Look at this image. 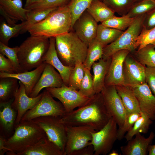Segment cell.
<instances>
[{
	"label": "cell",
	"instance_id": "47",
	"mask_svg": "<svg viewBox=\"0 0 155 155\" xmlns=\"http://www.w3.org/2000/svg\"><path fill=\"white\" fill-rule=\"evenodd\" d=\"M143 27L148 29L155 27V8L146 14Z\"/></svg>",
	"mask_w": 155,
	"mask_h": 155
},
{
	"label": "cell",
	"instance_id": "15",
	"mask_svg": "<svg viewBox=\"0 0 155 155\" xmlns=\"http://www.w3.org/2000/svg\"><path fill=\"white\" fill-rule=\"evenodd\" d=\"M130 52L122 50L114 53L111 56V60L106 73L104 85L115 86L125 85L123 75L124 61Z\"/></svg>",
	"mask_w": 155,
	"mask_h": 155
},
{
	"label": "cell",
	"instance_id": "19",
	"mask_svg": "<svg viewBox=\"0 0 155 155\" xmlns=\"http://www.w3.org/2000/svg\"><path fill=\"white\" fill-rule=\"evenodd\" d=\"M64 84H65L59 73L56 71L52 66L46 63L39 80L29 96L32 98L37 96L44 88H59Z\"/></svg>",
	"mask_w": 155,
	"mask_h": 155
},
{
	"label": "cell",
	"instance_id": "36",
	"mask_svg": "<svg viewBox=\"0 0 155 155\" xmlns=\"http://www.w3.org/2000/svg\"><path fill=\"white\" fill-rule=\"evenodd\" d=\"M115 13L123 16L127 15L135 2L133 0H101Z\"/></svg>",
	"mask_w": 155,
	"mask_h": 155
},
{
	"label": "cell",
	"instance_id": "25",
	"mask_svg": "<svg viewBox=\"0 0 155 155\" xmlns=\"http://www.w3.org/2000/svg\"><path fill=\"white\" fill-rule=\"evenodd\" d=\"M111 60V57L106 59L102 58L92 66L93 87L96 94L100 93L104 86L105 77Z\"/></svg>",
	"mask_w": 155,
	"mask_h": 155
},
{
	"label": "cell",
	"instance_id": "34",
	"mask_svg": "<svg viewBox=\"0 0 155 155\" xmlns=\"http://www.w3.org/2000/svg\"><path fill=\"white\" fill-rule=\"evenodd\" d=\"M24 25L23 21L13 26L9 25L5 22H2L0 25V42L8 46L9 40L18 36Z\"/></svg>",
	"mask_w": 155,
	"mask_h": 155
},
{
	"label": "cell",
	"instance_id": "21",
	"mask_svg": "<svg viewBox=\"0 0 155 155\" xmlns=\"http://www.w3.org/2000/svg\"><path fill=\"white\" fill-rule=\"evenodd\" d=\"M49 46L44 57L43 62L49 64L56 69L61 75L64 84L68 86L69 76L74 67L66 66L62 62L57 54L55 37L49 38Z\"/></svg>",
	"mask_w": 155,
	"mask_h": 155
},
{
	"label": "cell",
	"instance_id": "33",
	"mask_svg": "<svg viewBox=\"0 0 155 155\" xmlns=\"http://www.w3.org/2000/svg\"><path fill=\"white\" fill-rule=\"evenodd\" d=\"M131 53L142 64L148 67H155L154 45L149 44L139 50H135Z\"/></svg>",
	"mask_w": 155,
	"mask_h": 155
},
{
	"label": "cell",
	"instance_id": "27",
	"mask_svg": "<svg viewBox=\"0 0 155 155\" xmlns=\"http://www.w3.org/2000/svg\"><path fill=\"white\" fill-rule=\"evenodd\" d=\"M97 22L101 23L115 16V13L101 0H94L86 9Z\"/></svg>",
	"mask_w": 155,
	"mask_h": 155
},
{
	"label": "cell",
	"instance_id": "3",
	"mask_svg": "<svg viewBox=\"0 0 155 155\" xmlns=\"http://www.w3.org/2000/svg\"><path fill=\"white\" fill-rule=\"evenodd\" d=\"M46 135L40 127L32 120L21 121L16 125L12 135L6 140L7 155H18Z\"/></svg>",
	"mask_w": 155,
	"mask_h": 155
},
{
	"label": "cell",
	"instance_id": "53",
	"mask_svg": "<svg viewBox=\"0 0 155 155\" xmlns=\"http://www.w3.org/2000/svg\"><path fill=\"white\" fill-rule=\"evenodd\" d=\"M133 0L135 2H137V1H140L142 0Z\"/></svg>",
	"mask_w": 155,
	"mask_h": 155
},
{
	"label": "cell",
	"instance_id": "22",
	"mask_svg": "<svg viewBox=\"0 0 155 155\" xmlns=\"http://www.w3.org/2000/svg\"><path fill=\"white\" fill-rule=\"evenodd\" d=\"M45 65V63H43L32 71L20 73H8L0 72V78L11 77L17 79L24 84L26 93L29 96L39 80Z\"/></svg>",
	"mask_w": 155,
	"mask_h": 155
},
{
	"label": "cell",
	"instance_id": "43",
	"mask_svg": "<svg viewBox=\"0 0 155 155\" xmlns=\"http://www.w3.org/2000/svg\"><path fill=\"white\" fill-rule=\"evenodd\" d=\"M90 71L85 68L84 76L78 91L84 96L91 98L96 93L93 87V77Z\"/></svg>",
	"mask_w": 155,
	"mask_h": 155
},
{
	"label": "cell",
	"instance_id": "51",
	"mask_svg": "<svg viewBox=\"0 0 155 155\" xmlns=\"http://www.w3.org/2000/svg\"><path fill=\"white\" fill-rule=\"evenodd\" d=\"M42 0H26L24 7L36 2H39Z\"/></svg>",
	"mask_w": 155,
	"mask_h": 155
},
{
	"label": "cell",
	"instance_id": "18",
	"mask_svg": "<svg viewBox=\"0 0 155 155\" xmlns=\"http://www.w3.org/2000/svg\"><path fill=\"white\" fill-rule=\"evenodd\" d=\"M129 86L137 100L141 112L147 114L152 120H155V96L147 83Z\"/></svg>",
	"mask_w": 155,
	"mask_h": 155
},
{
	"label": "cell",
	"instance_id": "23",
	"mask_svg": "<svg viewBox=\"0 0 155 155\" xmlns=\"http://www.w3.org/2000/svg\"><path fill=\"white\" fill-rule=\"evenodd\" d=\"M13 100L0 103V129L5 137L10 134L15 126L17 112L12 106Z\"/></svg>",
	"mask_w": 155,
	"mask_h": 155
},
{
	"label": "cell",
	"instance_id": "44",
	"mask_svg": "<svg viewBox=\"0 0 155 155\" xmlns=\"http://www.w3.org/2000/svg\"><path fill=\"white\" fill-rule=\"evenodd\" d=\"M71 0H42L24 7L28 10L58 8L67 5Z\"/></svg>",
	"mask_w": 155,
	"mask_h": 155
},
{
	"label": "cell",
	"instance_id": "50",
	"mask_svg": "<svg viewBox=\"0 0 155 155\" xmlns=\"http://www.w3.org/2000/svg\"><path fill=\"white\" fill-rule=\"evenodd\" d=\"M148 153L149 155H155V144H151L149 146Z\"/></svg>",
	"mask_w": 155,
	"mask_h": 155
},
{
	"label": "cell",
	"instance_id": "38",
	"mask_svg": "<svg viewBox=\"0 0 155 155\" xmlns=\"http://www.w3.org/2000/svg\"><path fill=\"white\" fill-rule=\"evenodd\" d=\"M83 63L77 62L70 73L68 86L78 90L85 73Z\"/></svg>",
	"mask_w": 155,
	"mask_h": 155
},
{
	"label": "cell",
	"instance_id": "9",
	"mask_svg": "<svg viewBox=\"0 0 155 155\" xmlns=\"http://www.w3.org/2000/svg\"><path fill=\"white\" fill-rule=\"evenodd\" d=\"M61 117L46 116L36 118L32 120L44 131L49 139L57 145L63 152L67 141L66 126Z\"/></svg>",
	"mask_w": 155,
	"mask_h": 155
},
{
	"label": "cell",
	"instance_id": "31",
	"mask_svg": "<svg viewBox=\"0 0 155 155\" xmlns=\"http://www.w3.org/2000/svg\"><path fill=\"white\" fill-rule=\"evenodd\" d=\"M104 47L96 38L89 44L86 58L83 63L85 68L90 70L93 64L102 58Z\"/></svg>",
	"mask_w": 155,
	"mask_h": 155
},
{
	"label": "cell",
	"instance_id": "16",
	"mask_svg": "<svg viewBox=\"0 0 155 155\" xmlns=\"http://www.w3.org/2000/svg\"><path fill=\"white\" fill-rule=\"evenodd\" d=\"M19 87L11 104L12 107L17 112L15 126L20 123L26 113L39 102L43 94L42 92L36 97H30L27 95L24 84L19 81Z\"/></svg>",
	"mask_w": 155,
	"mask_h": 155
},
{
	"label": "cell",
	"instance_id": "10",
	"mask_svg": "<svg viewBox=\"0 0 155 155\" xmlns=\"http://www.w3.org/2000/svg\"><path fill=\"white\" fill-rule=\"evenodd\" d=\"M117 124L113 117L101 129L93 132L90 142L94 147V155H106L111 150L117 139Z\"/></svg>",
	"mask_w": 155,
	"mask_h": 155
},
{
	"label": "cell",
	"instance_id": "11",
	"mask_svg": "<svg viewBox=\"0 0 155 155\" xmlns=\"http://www.w3.org/2000/svg\"><path fill=\"white\" fill-rule=\"evenodd\" d=\"M46 90L54 98L58 99L63 106L66 113L83 106L90 100L76 90L65 84L59 88H47Z\"/></svg>",
	"mask_w": 155,
	"mask_h": 155
},
{
	"label": "cell",
	"instance_id": "8",
	"mask_svg": "<svg viewBox=\"0 0 155 155\" xmlns=\"http://www.w3.org/2000/svg\"><path fill=\"white\" fill-rule=\"evenodd\" d=\"M43 93L40 100L33 108L26 113L21 121H30L43 116L61 117L66 113L65 109L60 101L55 100L46 89Z\"/></svg>",
	"mask_w": 155,
	"mask_h": 155
},
{
	"label": "cell",
	"instance_id": "49",
	"mask_svg": "<svg viewBox=\"0 0 155 155\" xmlns=\"http://www.w3.org/2000/svg\"><path fill=\"white\" fill-rule=\"evenodd\" d=\"M6 139L5 137L2 135L0 136V155H4L9 151V150L5 146Z\"/></svg>",
	"mask_w": 155,
	"mask_h": 155
},
{
	"label": "cell",
	"instance_id": "35",
	"mask_svg": "<svg viewBox=\"0 0 155 155\" xmlns=\"http://www.w3.org/2000/svg\"><path fill=\"white\" fill-rule=\"evenodd\" d=\"M155 8V2L151 0H142L135 2L126 15L131 18L146 14Z\"/></svg>",
	"mask_w": 155,
	"mask_h": 155
},
{
	"label": "cell",
	"instance_id": "40",
	"mask_svg": "<svg viewBox=\"0 0 155 155\" xmlns=\"http://www.w3.org/2000/svg\"><path fill=\"white\" fill-rule=\"evenodd\" d=\"M19 47L11 48L0 42V53L6 56L13 65L16 73L23 72L20 65L18 53Z\"/></svg>",
	"mask_w": 155,
	"mask_h": 155
},
{
	"label": "cell",
	"instance_id": "7",
	"mask_svg": "<svg viewBox=\"0 0 155 155\" xmlns=\"http://www.w3.org/2000/svg\"><path fill=\"white\" fill-rule=\"evenodd\" d=\"M66 130L67 141L63 155H75L91 145L92 133L96 131L87 126H66Z\"/></svg>",
	"mask_w": 155,
	"mask_h": 155
},
{
	"label": "cell",
	"instance_id": "1",
	"mask_svg": "<svg viewBox=\"0 0 155 155\" xmlns=\"http://www.w3.org/2000/svg\"><path fill=\"white\" fill-rule=\"evenodd\" d=\"M111 117L105 106L101 93L96 94L83 106L61 117L66 126H87L98 131L108 122Z\"/></svg>",
	"mask_w": 155,
	"mask_h": 155
},
{
	"label": "cell",
	"instance_id": "26",
	"mask_svg": "<svg viewBox=\"0 0 155 155\" xmlns=\"http://www.w3.org/2000/svg\"><path fill=\"white\" fill-rule=\"evenodd\" d=\"M115 86L126 112H141L137 100L131 88L125 85Z\"/></svg>",
	"mask_w": 155,
	"mask_h": 155
},
{
	"label": "cell",
	"instance_id": "28",
	"mask_svg": "<svg viewBox=\"0 0 155 155\" xmlns=\"http://www.w3.org/2000/svg\"><path fill=\"white\" fill-rule=\"evenodd\" d=\"M18 81L11 77L0 78V103L14 99L19 87Z\"/></svg>",
	"mask_w": 155,
	"mask_h": 155
},
{
	"label": "cell",
	"instance_id": "4",
	"mask_svg": "<svg viewBox=\"0 0 155 155\" xmlns=\"http://www.w3.org/2000/svg\"><path fill=\"white\" fill-rule=\"evenodd\" d=\"M49 43V38L39 35H30L22 42L19 46L18 55L23 72L31 71L43 63Z\"/></svg>",
	"mask_w": 155,
	"mask_h": 155
},
{
	"label": "cell",
	"instance_id": "55",
	"mask_svg": "<svg viewBox=\"0 0 155 155\" xmlns=\"http://www.w3.org/2000/svg\"></svg>",
	"mask_w": 155,
	"mask_h": 155
},
{
	"label": "cell",
	"instance_id": "52",
	"mask_svg": "<svg viewBox=\"0 0 155 155\" xmlns=\"http://www.w3.org/2000/svg\"><path fill=\"white\" fill-rule=\"evenodd\" d=\"M108 155H119V154L118 153V152L115 150H113L112 151L110 152Z\"/></svg>",
	"mask_w": 155,
	"mask_h": 155
},
{
	"label": "cell",
	"instance_id": "29",
	"mask_svg": "<svg viewBox=\"0 0 155 155\" xmlns=\"http://www.w3.org/2000/svg\"><path fill=\"white\" fill-rule=\"evenodd\" d=\"M57 8L29 10L27 14L26 20L23 21L24 25L20 34H23L28 32L33 25L43 20Z\"/></svg>",
	"mask_w": 155,
	"mask_h": 155
},
{
	"label": "cell",
	"instance_id": "45",
	"mask_svg": "<svg viewBox=\"0 0 155 155\" xmlns=\"http://www.w3.org/2000/svg\"><path fill=\"white\" fill-rule=\"evenodd\" d=\"M146 82L155 96V67L146 66Z\"/></svg>",
	"mask_w": 155,
	"mask_h": 155
},
{
	"label": "cell",
	"instance_id": "48",
	"mask_svg": "<svg viewBox=\"0 0 155 155\" xmlns=\"http://www.w3.org/2000/svg\"><path fill=\"white\" fill-rule=\"evenodd\" d=\"M94 148L91 144L78 151L75 155H94Z\"/></svg>",
	"mask_w": 155,
	"mask_h": 155
},
{
	"label": "cell",
	"instance_id": "54",
	"mask_svg": "<svg viewBox=\"0 0 155 155\" xmlns=\"http://www.w3.org/2000/svg\"><path fill=\"white\" fill-rule=\"evenodd\" d=\"M152 0V1L155 2V0Z\"/></svg>",
	"mask_w": 155,
	"mask_h": 155
},
{
	"label": "cell",
	"instance_id": "20",
	"mask_svg": "<svg viewBox=\"0 0 155 155\" xmlns=\"http://www.w3.org/2000/svg\"><path fill=\"white\" fill-rule=\"evenodd\" d=\"M134 138L128 141L126 145L120 147L123 155H146L148 153V148L154 139L155 134L151 131L149 136L146 138L139 133Z\"/></svg>",
	"mask_w": 155,
	"mask_h": 155
},
{
	"label": "cell",
	"instance_id": "13",
	"mask_svg": "<svg viewBox=\"0 0 155 155\" xmlns=\"http://www.w3.org/2000/svg\"><path fill=\"white\" fill-rule=\"evenodd\" d=\"M146 66L129 53L124 61L123 75L124 85L131 86L146 82Z\"/></svg>",
	"mask_w": 155,
	"mask_h": 155
},
{
	"label": "cell",
	"instance_id": "6",
	"mask_svg": "<svg viewBox=\"0 0 155 155\" xmlns=\"http://www.w3.org/2000/svg\"><path fill=\"white\" fill-rule=\"evenodd\" d=\"M146 15L136 17L131 24L116 40L104 46L102 58L107 59L114 53L121 50H128L130 53L135 51L137 49V39L143 28Z\"/></svg>",
	"mask_w": 155,
	"mask_h": 155
},
{
	"label": "cell",
	"instance_id": "12",
	"mask_svg": "<svg viewBox=\"0 0 155 155\" xmlns=\"http://www.w3.org/2000/svg\"><path fill=\"white\" fill-rule=\"evenodd\" d=\"M108 113L116 121L119 127L124 123L126 111L116 86L104 85L101 92Z\"/></svg>",
	"mask_w": 155,
	"mask_h": 155
},
{
	"label": "cell",
	"instance_id": "46",
	"mask_svg": "<svg viewBox=\"0 0 155 155\" xmlns=\"http://www.w3.org/2000/svg\"><path fill=\"white\" fill-rule=\"evenodd\" d=\"M0 72L8 73H16L10 61L1 53H0Z\"/></svg>",
	"mask_w": 155,
	"mask_h": 155
},
{
	"label": "cell",
	"instance_id": "14",
	"mask_svg": "<svg viewBox=\"0 0 155 155\" xmlns=\"http://www.w3.org/2000/svg\"><path fill=\"white\" fill-rule=\"evenodd\" d=\"M98 25L86 10L75 21L71 30L88 46L96 38Z\"/></svg>",
	"mask_w": 155,
	"mask_h": 155
},
{
	"label": "cell",
	"instance_id": "41",
	"mask_svg": "<svg viewBox=\"0 0 155 155\" xmlns=\"http://www.w3.org/2000/svg\"><path fill=\"white\" fill-rule=\"evenodd\" d=\"M149 44L155 46V27L148 29L143 27L137 39V49L139 50Z\"/></svg>",
	"mask_w": 155,
	"mask_h": 155
},
{
	"label": "cell",
	"instance_id": "32",
	"mask_svg": "<svg viewBox=\"0 0 155 155\" xmlns=\"http://www.w3.org/2000/svg\"><path fill=\"white\" fill-rule=\"evenodd\" d=\"M152 121L147 114L142 112L141 115L126 133L124 138L127 142L138 133H147L152 123Z\"/></svg>",
	"mask_w": 155,
	"mask_h": 155
},
{
	"label": "cell",
	"instance_id": "24",
	"mask_svg": "<svg viewBox=\"0 0 155 155\" xmlns=\"http://www.w3.org/2000/svg\"><path fill=\"white\" fill-rule=\"evenodd\" d=\"M18 155H63V152L46 135Z\"/></svg>",
	"mask_w": 155,
	"mask_h": 155
},
{
	"label": "cell",
	"instance_id": "17",
	"mask_svg": "<svg viewBox=\"0 0 155 155\" xmlns=\"http://www.w3.org/2000/svg\"><path fill=\"white\" fill-rule=\"evenodd\" d=\"M28 11L23 7L22 0H0V14L10 26L25 21Z\"/></svg>",
	"mask_w": 155,
	"mask_h": 155
},
{
	"label": "cell",
	"instance_id": "37",
	"mask_svg": "<svg viewBox=\"0 0 155 155\" xmlns=\"http://www.w3.org/2000/svg\"><path fill=\"white\" fill-rule=\"evenodd\" d=\"M93 0H71L66 5L69 9L71 16V29L75 21L86 10Z\"/></svg>",
	"mask_w": 155,
	"mask_h": 155
},
{
	"label": "cell",
	"instance_id": "42",
	"mask_svg": "<svg viewBox=\"0 0 155 155\" xmlns=\"http://www.w3.org/2000/svg\"><path fill=\"white\" fill-rule=\"evenodd\" d=\"M141 112H126L125 119L123 126L117 129V139L122 140L126 133L132 127L141 115Z\"/></svg>",
	"mask_w": 155,
	"mask_h": 155
},
{
	"label": "cell",
	"instance_id": "5",
	"mask_svg": "<svg viewBox=\"0 0 155 155\" xmlns=\"http://www.w3.org/2000/svg\"><path fill=\"white\" fill-rule=\"evenodd\" d=\"M55 38L57 54L64 65L74 67L77 62H84L88 46L73 31Z\"/></svg>",
	"mask_w": 155,
	"mask_h": 155
},
{
	"label": "cell",
	"instance_id": "2",
	"mask_svg": "<svg viewBox=\"0 0 155 155\" xmlns=\"http://www.w3.org/2000/svg\"><path fill=\"white\" fill-rule=\"evenodd\" d=\"M72 17L67 5L58 7L42 21L33 25L28 32L30 35L55 37L71 30Z\"/></svg>",
	"mask_w": 155,
	"mask_h": 155
},
{
	"label": "cell",
	"instance_id": "30",
	"mask_svg": "<svg viewBox=\"0 0 155 155\" xmlns=\"http://www.w3.org/2000/svg\"><path fill=\"white\" fill-rule=\"evenodd\" d=\"M123 32L101 24L98 25L96 38L104 47L116 40Z\"/></svg>",
	"mask_w": 155,
	"mask_h": 155
},
{
	"label": "cell",
	"instance_id": "39",
	"mask_svg": "<svg viewBox=\"0 0 155 155\" xmlns=\"http://www.w3.org/2000/svg\"><path fill=\"white\" fill-rule=\"evenodd\" d=\"M135 18H131L126 15L121 17L115 16L101 23V24L106 26L123 31L131 24Z\"/></svg>",
	"mask_w": 155,
	"mask_h": 155
}]
</instances>
